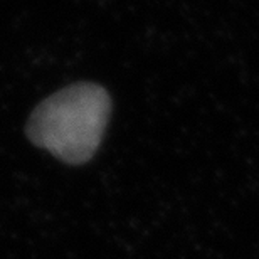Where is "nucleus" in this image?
I'll return each mask as SVG.
<instances>
[{
  "mask_svg": "<svg viewBox=\"0 0 259 259\" xmlns=\"http://www.w3.org/2000/svg\"><path fill=\"white\" fill-rule=\"evenodd\" d=\"M111 111L105 88L77 82L54 93L29 118L27 137L71 165L86 163L100 148Z\"/></svg>",
  "mask_w": 259,
  "mask_h": 259,
  "instance_id": "obj_1",
  "label": "nucleus"
}]
</instances>
